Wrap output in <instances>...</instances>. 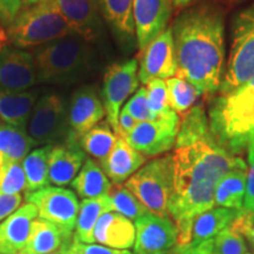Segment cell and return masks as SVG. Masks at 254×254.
Returning a JSON list of instances; mask_svg holds the SVG:
<instances>
[{"instance_id": "6da1fadb", "label": "cell", "mask_w": 254, "mask_h": 254, "mask_svg": "<svg viewBox=\"0 0 254 254\" xmlns=\"http://www.w3.org/2000/svg\"><path fill=\"white\" fill-rule=\"evenodd\" d=\"M174 183L168 215L178 230V245L190 243L194 219L214 207V193L228 171L247 163L219 144L209 128L208 116L201 104L180 119L173 152Z\"/></svg>"}, {"instance_id": "7a4b0ae2", "label": "cell", "mask_w": 254, "mask_h": 254, "mask_svg": "<svg viewBox=\"0 0 254 254\" xmlns=\"http://www.w3.org/2000/svg\"><path fill=\"white\" fill-rule=\"evenodd\" d=\"M178 71L199 95L219 91L224 78L225 25L217 6L201 4L186 9L172 26Z\"/></svg>"}, {"instance_id": "3957f363", "label": "cell", "mask_w": 254, "mask_h": 254, "mask_svg": "<svg viewBox=\"0 0 254 254\" xmlns=\"http://www.w3.org/2000/svg\"><path fill=\"white\" fill-rule=\"evenodd\" d=\"M212 134L225 150L240 155L254 138V77L226 93H219L208 110Z\"/></svg>"}, {"instance_id": "277c9868", "label": "cell", "mask_w": 254, "mask_h": 254, "mask_svg": "<svg viewBox=\"0 0 254 254\" xmlns=\"http://www.w3.org/2000/svg\"><path fill=\"white\" fill-rule=\"evenodd\" d=\"M38 82L66 85L84 78L93 68L90 43L72 36L41 45L33 53Z\"/></svg>"}, {"instance_id": "5b68a950", "label": "cell", "mask_w": 254, "mask_h": 254, "mask_svg": "<svg viewBox=\"0 0 254 254\" xmlns=\"http://www.w3.org/2000/svg\"><path fill=\"white\" fill-rule=\"evenodd\" d=\"M6 33L8 41L17 49L45 45L74 34L63 17L57 0H44L24 7L9 25Z\"/></svg>"}, {"instance_id": "8992f818", "label": "cell", "mask_w": 254, "mask_h": 254, "mask_svg": "<svg viewBox=\"0 0 254 254\" xmlns=\"http://www.w3.org/2000/svg\"><path fill=\"white\" fill-rule=\"evenodd\" d=\"M173 183V155L165 154L139 168L126 180L124 186L132 192L152 214L168 218Z\"/></svg>"}, {"instance_id": "52a82bcc", "label": "cell", "mask_w": 254, "mask_h": 254, "mask_svg": "<svg viewBox=\"0 0 254 254\" xmlns=\"http://www.w3.org/2000/svg\"><path fill=\"white\" fill-rule=\"evenodd\" d=\"M231 50L219 93H226L254 77V4L232 21Z\"/></svg>"}, {"instance_id": "ba28073f", "label": "cell", "mask_w": 254, "mask_h": 254, "mask_svg": "<svg viewBox=\"0 0 254 254\" xmlns=\"http://www.w3.org/2000/svg\"><path fill=\"white\" fill-rule=\"evenodd\" d=\"M27 133L37 145H57L68 141V107L62 95L50 93L37 100Z\"/></svg>"}, {"instance_id": "9c48e42d", "label": "cell", "mask_w": 254, "mask_h": 254, "mask_svg": "<svg viewBox=\"0 0 254 254\" xmlns=\"http://www.w3.org/2000/svg\"><path fill=\"white\" fill-rule=\"evenodd\" d=\"M139 82L136 59L112 64L105 72L101 95L107 123L116 134L118 131V118L122 106L133 93H135L139 88Z\"/></svg>"}, {"instance_id": "30bf717a", "label": "cell", "mask_w": 254, "mask_h": 254, "mask_svg": "<svg viewBox=\"0 0 254 254\" xmlns=\"http://www.w3.org/2000/svg\"><path fill=\"white\" fill-rule=\"evenodd\" d=\"M25 198L27 202L36 206L40 219L72 234L80 206L74 192L63 187L47 186L36 192L26 193Z\"/></svg>"}, {"instance_id": "8fae6325", "label": "cell", "mask_w": 254, "mask_h": 254, "mask_svg": "<svg viewBox=\"0 0 254 254\" xmlns=\"http://www.w3.org/2000/svg\"><path fill=\"white\" fill-rule=\"evenodd\" d=\"M179 124V116L174 112L164 118L138 123L124 139L146 158L158 157L176 146Z\"/></svg>"}, {"instance_id": "7c38bea8", "label": "cell", "mask_w": 254, "mask_h": 254, "mask_svg": "<svg viewBox=\"0 0 254 254\" xmlns=\"http://www.w3.org/2000/svg\"><path fill=\"white\" fill-rule=\"evenodd\" d=\"M177 71L173 32L172 27L167 26L166 30L161 32L141 51L138 68L139 81L147 85L154 79L167 80L177 75Z\"/></svg>"}, {"instance_id": "4fadbf2b", "label": "cell", "mask_w": 254, "mask_h": 254, "mask_svg": "<svg viewBox=\"0 0 254 254\" xmlns=\"http://www.w3.org/2000/svg\"><path fill=\"white\" fill-rule=\"evenodd\" d=\"M134 254H170L178 245V230L170 218L151 212L134 221Z\"/></svg>"}, {"instance_id": "5bb4252c", "label": "cell", "mask_w": 254, "mask_h": 254, "mask_svg": "<svg viewBox=\"0 0 254 254\" xmlns=\"http://www.w3.org/2000/svg\"><path fill=\"white\" fill-rule=\"evenodd\" d=\"M105 116L104 103L95 87L90 85L79 87L68 105V141L78 144L79 139L101 123Z\"/></svg>"}, {"instance_id": "9a60e30c", "label": "cell", "mask_w": 254, "mask_h": 254, "mask_svg": "<svg viewBox=\"0 0 254 254\" xmlns=\"http://www.w3.org/2000/svg\"><path fill=\"white\" fill-rule=\"evenodd\" d=\"M37 82L32 53L14 46H5L0 51V91H27Z\"/></svg>"}, {"instance_id": "2e32d148", "label": "cell", "mask_w": 254, "mask_h": 254, "mask_svg": "<svg viewBox=\"0 0 254 254\" xmlns=\"http://www.w3.org/2000/svg\"><path fill=\"white\" fill-rule=\"evenodd\" d=\"M170 0H134L133 20L138 49L142 51L167 27L172 14Z\"/></svg>"}, {"instance_id": "e0dca14e", "label": "cell", "mask_w": 254, "mask_h": 254, "mask_svg": "<svg viewBox=\"0 0 254 254\" xmlns=\"http://www.w3.org/2000/svg\"><path fill=\"white\" fill-rule=\"evenodd\" d=\"M57 4L75 36L88 43L101 36L103 17L97 0H57Z\"/></svg>"}, {"instance_id": "ac0fdd59", "label": "cell", "mask_w": 254, "mask_h": 254, "mask_svg": "<svg viewBox=\"0 0 254 254\" xmlns=\"http://www.w3.org/2000/svg\"><path fill=\"white\" fill-rule=\"evenodd\" d=\"M38 218L36 206L26 202L0 222V254H19L26 245L33 221Z\"/></svg>"}, {"instance_id": "d6986e66", "label": "cell", "mask_w": 254, "mask_h": 254, "mask_svg": "<svg viewBox=\"0 0 254 254\" xmlns=\"http://www.w3.org/2000/svg\"><path fill=\"white\" fill-rule=\"evenodd\" d=\"M86 159V153L75 142L65 141L52 145L49 155L50 184L57 187L66 186L73 182Z\"/></svg>"}, {"instance_id": "ffe728a7", "label": "cell", "mask_w": 254, "mask_h": 254, "mask_svg": "<svg viewBox=\"0 0 254 254\" xmlns=\"http://www.w3.org/2000/svg\"><path fill=\"white\" fill-rule=\"evenodd\" d=\"M147 158L131 147L125 139L118 135L110 154L99 165L110 182L123 184L146 164Z\"/></svg>"}, {"instance_id": "44dd1931", "label": "cell", "mask_w": 254, "mask_h": 254, "mask_svg": "<svg viewBox=\"0 0 254 254\" xmlns=\"http://www.w3.org/2000/svg\"><path fill=\"white\" fill-rule=\"evenodd\" d=\"M94 243L117 250H128L135 241L134 222L116 212H106L94 228Z\"/></svg>"}, {"instance_id": "7402d4cb", "label": "cell", "mask_w": 254, "mask_h": 254, "mask_svg": "<svg viewBox=\"0 0 254 254\" xmlns=\"http://www.w3.org/2000/svg\"><path fill=\"white\" fill-rule=\"evenodd\" d=\"M133 1L134 0H97L101 17L111 27L120 45L126 49L136 44Z\"/></svg>"}, {"instance_id": "603a6c76", "label": "cell", "mask_w": 254, "mask_h": 254, "mask_svg": "<svg viewBox=\"0 0 254 254\" xmlns=\"http://www.w3.org/2000/svg\"><path fill=\"white\" fill-rule=\"evenodd\" d=\"M72 234L57 225L37 218L31 227L26 245L19 254H51L66 252L72 245Z\"/></svg>"}, {"instance_id": "cb8c5ba5", "label": "cell", "mask_w": 254, "mask_h": 254, "mask_svg": "<svg viewBox=\"0 0 254 254\" xmlns=\"http://www.w3.org/2000/svg\"><path fill=\"white\" fill-rule=\"evenodd\" d=\"M37 100V91H0V122L26 129Z\"/></svg>"}, {"instance_id": "d4e9b609", "label": "cell", "mask_w": 254, "mask_h": 254, "mask_svg": "<svg viewBox=\"0 0 254 254\" xmlns=\"http://www.w3.org/2000/svg\"><path fill=\"white\" fill-rule=\"evenodd\" d=\"M239 211L224 207H213L204 213L199 214L194 219L190 230V243L187 244V249H194L200 244L205 243L212 238H214L222 230L230 226L237 218Z\"/></svg>"}, {"instance_id": "484cf974", "label": "cell", "mask_w": 254, "mask_h": 254, "mask_svg": "<svg viewBox=\"0 0 254 254\" xmlns=\"http://www.w3.org/2000/svg\"><path fill=\"white\" fill-rule=\"evenodd\" d=\"M71 186L82 199H95L109 194L112 184L99 163L86 159Z\"/></svg>"}, {"instance_id": "4316f807", "label": "cell", "mask_w": 254, "mask_h": 254, "mask_svg": "<svg viewBox=\"0 0 254 254\" xmlns=\"http://www.w3.org/2000/svg\"><path fill=\"white\" fill-rule=\"evenodd\" d=\"M36 141L26 129L0 124V166L5 164H21Z\"/></svg>"}, {"instance_id": "83f0119b", "label": "cell", "mask_w": 254, "mask_h": 254, "mask_svg": "<svg viewBox=\"0 0 254 254\" xmlns=\"http://www.w3.org/2000/svg\"><path fill=\"white\" fill-rule=\"evenodd\" d=\"M246 167L228 171L219 182L214 193V205L218 207L243 209L246 192Z\"/></svg>"}, {"instance_id": "f1b7e54d", "label": "cell", "mask_w": 254, "mask_h": 254, "mask_svg": "<svg viewBox=\"0 0 254 254\" xmlns=\"http://www.w3.org/2000/svg\"><path fill=\"white\" fill-rule=\"evenodd\" d=\"M106 212H111V202L107 195L95 199H82L79 206L73 240L81 244H94L95 225Z\"/></svg>"}, {"instance_id": "f546056e", "label": "cell", "mask_w": 254, "mask_h": 254, "mask_svg": "<svg viewBox=\"0 0 254 254\" xmlns=\"http://www.w3.org/2000/svg\"><path fill=\"white\" fill-rule=\"evenodd\" d=\"M51 148L52 145H44L43 147L36 148L31 151L21 163L26 178L25 194L49 186V155Z\"/></svg>"}, {"instance_id": "4dcf8cb0", "label": "cell", "mask_w": 254, "mask_h": 254, "mask_svg": "<svg viewBox=\"0 0 254 254\" xmlns=\"http://www.w3.org/2000/svg\"><path fill=\"white\" fill-rule=\"evenodd\" d=\"M117 139H118V135L106 120V122L99 123L91 131L85 133L78 140V145L85 153L97 159L100 163L112 151Z\"/></svg>"}, {"instance_id": "1f68e13d", "label": "cell", "mask_w": 254, "mask_h": 254, "mask_svg": "<svg viewBox=\"0 0 254 254\" xmlns=\"http://www.w3.org/2000/svg\"><path fill=\"white\" fill-rule=\"evenodd\" d=\"M107 196L111 202V212L122 214L129 220L135 221L148 213L147 208L122 184H113Z\"/></svg>"}, {"instance_id": "d6a6232c", "label": "cell", "mask_w": 254, "mask_h": 254, "mask_svg": "<svg viewBox=\"0 0 254 254\" xmlns=\"http://www.w3.org/2000/svg\"><path fill=\"white\" fill-rule=\"evenodd\" d=\"M165 81L170 95L171 109L179 116H184L195 105L200 97L198 91L190 81L179 75H174Z\"/></svg>"}, {"instance_id": "836d02e7", "label": "cell", "mask_w": 254, "mask_h": 254, "mask_svg": "<svg viewBox=\"0 0 254 254\" xmlns=\"http://www.w3.org/2000/svg\"><path fill=\"white\" fill-rule=\"evenodd\" d=\"M214 254H247V245L241 234L232 230L231 225L212 239L206 241Z\"/></svg>"}, {"instance_id": "e575fe53", "label": "cell", "mask_w": 254, "mask_h": 254, "mask_svg": "<svg viewBox=\"0 0 254 254\" xmlns=\"http://www.w3.org/2000/svg\"><path fill=\"white\" fill-rule=\"evenodd\" d=\"M147 93L148 106L155 118H164L174 113L170 105V95L166 81L163 79H154L145 85Z\"/></svg>"}, {"instance_id": "d590c367", "label": "cell", "mask_w": 254, "mask_h": 254, "mask_svg": "<svg viewBox=\"0 0 254 254\" xmlns=\"http://www.w3.org/2000/svg\"><path fill=\"white\" fill-rule=\"evenodd\" d=\"M26 189L23 165L19 163L5 164L0 166V193L1 194H20Z\"/></svg>"}, {"instance_id": "8d00e7d4", "label": "cell", "mask_w": 254, "mask_h": 254, "mask_svg": "<svg viewBox=\"0 0 254 254\" xmlns=\"http://www.w3.org/2000/svg\"><path fill=\"white\" fill-rule=\"evenodd\" d=\"M123 109H125L138 123L157 119L154 114L152 113L150 106H148L147 93H146L145 86L139 87Z\"/></svg>"}, {"instance_id": "74e56055", "label": "cell", "mask_w": 254, "mask_h": 254, "mask_svg": "<svg viewBox=\"0 0 254 254\" xmlns=\"http://www.w3.org/2000/svg\"><path fill=\"white\" fill-rule=\"evenodd\" d=\"M243 209L254 215V140L251 141L247 147L246 192Z\"/></svg>"}, {"instance_id": "f35d334b", "label": "cell", "mask_w": 254, "mask_h": 254, "mask_svg": "<svg viewBox=\"0 0 254 254\" xmlns=\"http://www.w3.org/2000/svg\"><path fill=\"white\" fill-rule=\"evenodd\" d=\"M21 0H0V30L9 26L21 11Z\"/></svg>"}, {"instance_id": "ab89813d", "label": "cell", "mask_w": 254, "mask_h": 254, "mask_svg": "<svg viewBox=\"0 0 254 254\" xmlns=\"http://www.w3.org/2000/svg\"><path fill=\"white\" fill-rule=\"evenodd\" d=\"M72 246L82 254H133L128 250H117L97 244H81L78 241H72Z\"/></svg>"}, {"instance_id": "60d3db41", "label": "cell", "mask_w": 254, "mask_h": 254, "mask_svg": "<svg viewBox=\"0 0 254 254\" xmlns=\"http://www.w3.org/2000/svg\"><path fill=\"white\" fill-rule=\"evenodd\" d=\"M21 202H23L21 194L9 195L0 193V222L17 211L21 206Z\"/></svg>"}, {"instance_id": "b9f144b4", "label": "cell", "mask_w": 254, "mask_h": 254, "mask_svg": "<svg viewBox=\"0 0 254 254\" xmlns=\"http://www.w3.org/2000/svg\"><path fill=\"white\" fill-rule=\"evenodd\" d=\"M136 124H138V122L133 118L131 114L127 112L125 109H122L118 118V131H117V135L125 138L136 126Z\"/></svg>"}, {"instance_id": "7bdbcfd3", "label": "cell", "mask_w": 254, "mask_h": 254, "mask_svg": "<svg viewBox=\"0 0 254 254\" xmlns=\"http://www.w3.org/2000/svg\"><path fill=\"white\" fill-rule=\"evenodd\" d=\"M176 251H178L179 253L182 254H214L212 252L211 250H209V247L207 245V243H202L200 244L199 246L194 247V249H187V247H177L174 249ZM250 254V253H247Z\"/></svg>"}, {"instance_id": "ee69618b", "label": "cell", "mask_w": 254, "mask_h": 254, "mask_svg": "<svg viewBox=\"0 0 254 254\" xmlns=\"http://www.w3.org/2000/svg\"><path fill=\"white\" fill-rule=\"evenodd\" d=\"M195 1L196 0H170L171 5L174 7H185V6H189Z\"/></svg>"}, {"instance_id": "f6af8a7d", "label": "cell", "mask_w": 254, "mask_h": 254, "mask_svg": "<svg viewBox=\"0 0 254 254\" xmlns=\"http://www.w3.org/2000/svg\"><path fill=\"white\" fill-rule=\"evenodd\" d=\"M7 41H8V36L4 28H2V30H0V51L6 46Z\"/></svg>"}, {"instance_id": "bcb514c9", "label": "cell", "mask_w": 254, "mask_h": 254, "mask_svg": "<svg viewBox=\"0 0 254 254\" xmlns=\"http://www.w3.org/2000/svg\"><path fill=\"white\" fill-rule=\"evenodd\" d=\"M41 1H44V0H21L24 7H28V6L36 5V4H38V2H41Z\"/></svg>"}, {"instance_id": "7dc6e473", "label": "cell", "mask_w": 254, "mask_h": 254, "mask_svg": "<svg viewBox=\"0 0 254 254\" xmlns=\"http://www.w3.org/2000/svg\"><path fill=\"white\" fill-rule=\"evenodd\" d=\"M247 239L250 240V243L252 244V247H253V250H254V225H253V227H252V230H251V232L249 234H247Z\"/></svg>"}, {"instance_id": "c3c4849f", "label": "cell", "mask_w": 254, "mask_h": 254, "mask_svg": "<svg viewBox=\"0 0 254 254\" xmlns=\"http://www.w3.org/2000/svg\"><path fill=\"white\" fill-rule=\"evenodd\" d=\"M65 254H82V253H81V252H79L78 250H75L74 247H73V246L71 245V246L68 247V250L66 251Z\"/></svg>"}, {"instance_id": "681fc988", "label": "cell", "mask_w": 254, "mask_h": 254, "mask_svg": "<svg viewBox=\"0 0 254 254\" xmlns=\"http://www.w3.org/2000/svg\"><path fill=\"white\" fill-rule=\"evenodd\" d=\"M170 254H182V253H179V252H178V251H176V250H173V251H172V252H171Z\"/></svg>"}, {"instance_id": "f907efd6", "label": "cell", "mask_w": 254, "mask_h": 254, "mask_svg": "<svg viewBox=\"0 0 254 254\" xmlns=\"http://www.w3.org/2000/svg\"><path fill=\"white\" fill-rule=\"evenodd\" d=\"M51 254H65V252H56V253H51Z\"/></svg>"}, {"instance_id": "816d5d0a", "label": "cell", "mask_w": 254, "mask_h": 254, "mask_svg": "<svg viewBox=\"0 0 254 254\" xmlns=\"http://www.w3.org/2000/svg\"><path fill=\"white\" fill-rule=\"evenodd\" d=\"M252 140H254V138H253V139H252ZM252 140H251V141H252Z\"/></svg>"}, {"instance_id": "f5cc1de1", "label": "cell", "mask_w": 254, "mask_h": 254, "mask_svg": "<svg viewBox=\"0 0 254 254\" xmlns=\"http://www.w3.org/2000/svg\"><path fill=\"white\" fill-rule=\"evenodd\" d=\"M0 124H1V122H0Z\"/></svg>"}]
</instances>
